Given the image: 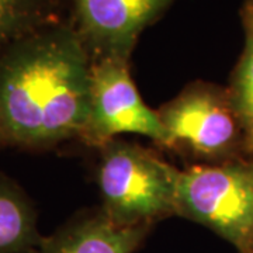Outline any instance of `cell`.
Masks as SVG:
<instances>
[{
    "label": "cell",
    "mask_w": 253,
    "mask_h": 253,
    "mask_svg": "<svg viewBox=\"0 0 253 253\" xmlns=\"http://www.w3.org/2000/svg\"><path fill=\"white\" fill-rule=\"evenodd\" d=\"M91 56L71 21L0 52V149L48 151L81 139L90 106Z\"/></svg>",
    "instance_id": "cell-1"
},
{
    "label": "cell",
    "mask_w": 253,
    "mask_h": 253,
    "mask_svg": "<svg viewBox=\"0 0 253 253\" xmlns=\"http://www.w3.org/2000/svg\"><path fill=\"white\" fill-rule=\"evenodd\" d=\"M96 183L107 217L123 226L176 215L180 170L144 146L111 139L99 148Z\"/></svg>",
    "instance_id": "cell-2"
},
{
    "label": "cell",
    "mask_w": 253,
    "mask_h": 253,
    "mask_svg": "<svg viewBox=\"0 0 253 253\" xmlns=\"http://www.w3.org/2000/svg\"><path fill=\"white\" fill-rule=\"evenodd\" d=\"M176 215L207 226L246 252L253 242V159L180 170Z\"/></svg>",
    "instance_id": "cell-3"
},
{
    "label": "cell",
    "mask_w": 253,
    "mask_h": 253,
    "mask_svg": "<svg viewBox=\"0 0 253 253\" xmlns=\"http://www.w3.org/2000/svg\"><path fill=\"white\" fill-rule=\"evenodd\" d=\"M168 132L169 149H177L204 165L248 155L246 135L228 89L194 82L156 111Z\"/></svg>",
    "instance_id": "cell-4"
},
{
    "label": "cell",
    "mask_w": 253,
    "mask_h": 253,
    "mask_svg": "<svg viewBox=\"0 0 253 253\" xmlns=\"http://www.w3.org/2000/svg\"><path fill=\"white\" fill-rule=\"evenodd\" d=\"M89 117L81 139L100 148L120 134H139L168 146V132L158 113L141 99L129 73L126 58L91 59Z\"/></svg>",
    "instance_id": "cell-5"
},
{
    "label": "cell",
    "mask_w": 253,
    "mask_h": 253,
    "mask_svg": "<svg viewBox=\"0 0 253 253\" xmlns=\"http://www.w3.org/2000/svg\"><path fill=\"white\" fill-rule=\"evenodd\" d=\"M174 0H72V24L91 59H129L141 33Z\"/></svg>",
    "instance_id": "cell-6"
},
{
    "label": "cell",
    "mask_w": 253,
    "mask_h": 253,
    "mask_svg": "<svg viewBox=\"0 0 253 253\" xmlns=\"http://www.w3.org/2000/svg\"><path fill=\"white\" fill-rule=\"evenodd\" d=\"M151 229L152 225H118L101 210L87 211L45 236L38 253H134Z\"/></svg>",
    "instance_id": "cell-7"
},
{
    "label": "cell",
    "mask_w": 253,
    "mask_h": 253,
    "mask_svg": "<svg viewBox=\"0 0 253 253\" xmlns=\"http://www.w3.org/2000/svg\"><path fill=\"white\" fill-rule=\"evenodd\" d=\"M42 239L33 201L0 172V253H38Z\"/></svg>",
    "instance_id": "cell-8"
},
{
    "label": "cell",
    "mask_w": 253,
    "mask_h": 253,
    "mask_svg": "<svg viewBox=\"0 0 253 253\" xmlns=\"http://www.w3.org/2000/svg\"><path fill=\"white\" fill-rule=\"evenodd\" d=\"M58 21L62 17L56 0H0V52Z\"/></svg>",
    "instance_id": "cell-9"
},
{
    "label": "cell",
    "mask_w": 253,
    "mask_h": 253,
    "mask_svg": "<svg viewBox=\"0 0 253 253\" xmlns=\"http://www.w3.org/2000/svg\"><path fill=\"white\" fill-rule=\"evenodd\" d=\"M245 46L228 87L234 109L242 123L248 155L253 158V10L245 1L241 10Z\"/></svg>",
    "instance_id": "cell-10"
},
{
    "label": "cell",
    "mask_w": 253,
    "mask_h": 253,
    "mask_svg": "<svg viewBox=\"0 0 253 253\" xmlns=\"http://www.w3.org/2000/svg\"><path fill=\"white\" fill-rule=\"evenodd\" d=\"M245 253H253V242L251 244V246H249V249H248Z\"/></svg>",
    "instance_id": "cell-11"
},
{
    "label": "cell",
    "mask_w": 253,
    "mask_h": 253,
    "mask_svg": "<svg viewBox=\"0 0 253 253\" xmlns=\"http://www.w3.org/2000/svg\"><path fill=\"white\" fill-rule=\"evenodd\" d=\"M246 3H248V4L251 6V9L253 10V0H246Z\"/></svg>",
    "instance_id": "cell-12"
}]
</instances>
